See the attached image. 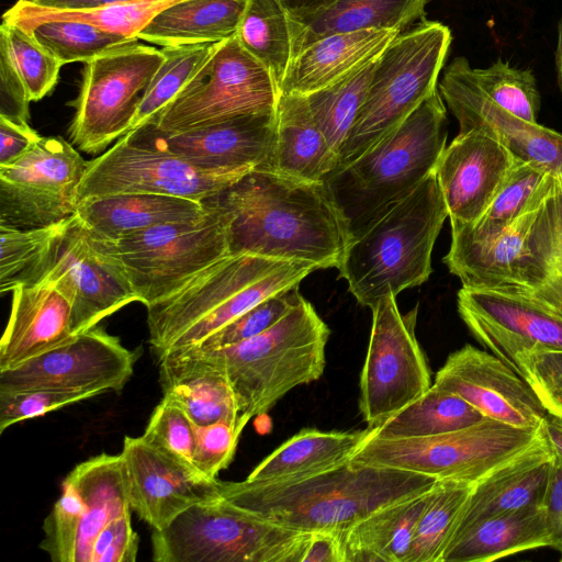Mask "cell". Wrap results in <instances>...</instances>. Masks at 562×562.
I'll list each match as a JSON object with an SVG mask.
<instances>
[{"label": "cell", "mask_w": 562, "mask_h": 562, "mask_svg": "<svg viewBox=\"0 0 562 562\" xmlns=\"http://www.w3.org/2000/svg\"><path fill=\"white\" fill-rule=\"evenodd\" d=\"M549 173L541 165L516 159L487 210L473 224L451 228V237L481 241L498 235L526 209Z\"/></svg>", "instance_id": "41"}, {"label": "cell", "mask_w": 562, "mask_h": 562, "mask_svg": "<svg viewBox=\"0 0 562 562\" xmlns=\"http://www.w3.org/2000/svg\"><path fill=\"white\" fill-rule=\"evenodd\" d=\"M302 299L303 296L299 291V285L283 290L256 304L250 310L190 348L212 350L252 338L273 326Z\"/></svg>", "instance_id": "48"}, {"label": "cell", "mask_w": 562, "mask_h": 562, "mask_svg": "<svg viewBox=\"0 0 562 562\" xmlns=\"http://www.w3.org/2000/svg\"><path fill=\"white\" fill-rule=\"evenodd\" d=\"M201 202L229 216L231 255L338 269L351 243L347 222L324 181L254 168Z\"/></svg>", "instance_id": "1"}, {"label": "cell", "mask_w": 562, "mask_h": 562, "mask_svg": "<svg viewBox=\"0 0 562 562\" xmlns=\"http://www.w3.org/2000/svg\"><path fill=\"white\" fill-rule=\"evenodd\" d=\"M542 506L551 537V548L562 555V457L555 452Z\"/></svg>", "instance_id": "58"}, {"label": "cell", "mask_w": 562, "mask_h": 562, "mask_svg": "<svg viewBox=\"0 0 562 562\" xmlns=\"http://www.w3.org/2000/svg\"><path fill=\"white\" fill-rule=\"evenodd\" d=\"M371 311L359 383V411L368 428L380 426L431 386L427 359L415 333L418 305L402 314L395 296H389Z\"/></svg>", "instance_id": "15"}, {"label": "cell", "mask_w": 562, "mask_h": 562, "mask_svg": "<svg viewBox=\"0 0 562 562\" xmlns=\"http://www.w3.org/2000/svg\"><path fill=\"white\" fill-rule=\"evenodd\" d=\"M249 170L200 168L132 131L87 161L78 201L121 193H154L202 201Z\"/></svg>", "instance_id": "14"}, {"label": "cell", "mask_w": 562, "mask_h": 562, "mask_svg": "<svg viewBox=\"0 0 562 562\" xmlns=\"http://www.w3.org/2000/svg\"><path fill=\"white\" fill-rule=\"evenodd\" d=\"M447 217L434 170L351 240L338 270L357 302L372 310L385 297L426 282Z\"/></svg>", "instance_id": "5"}, {"label": "cell", "mask_w": 562, "mask_h": 562, "mask_svg": "<svg viewBox=\"0 0 562 562\" xmlns=\"http://www.w3.org/2000/svg\"><path fill=\"white\" fill-rule=\"evenodd\" d=\"M470 75L496 104L527 122L538 123L540 94L531 70L498 59L486 68L471 67Z\"/></svg>", "instance_id": "46"}, {"label": "cell", "mask_w": 562, "mask_h": 562, "mask_svg": "<svg viewBox=\"0 0 562 562\" xmlns=\"http://www.w3.org/2000/svg\"><path fill=\"white\" fill-rule=\"evenodd\" d=\"M560 560L562 561V555H561Z\"/></svg>", "instance_id": "63"}, {"label": "cell", "mask_w": 562, "mask_h": 562, "mask_svg": "<svg viewBox=\"0 0 562 562\" xmlns=\"http://www.w3.org/2000/svg\"><path fill=\"white\" fill-rule=\"evenodd\" d=\"M460 317L474 338L516 370V356L562 350V314L522 294L462 286Z\"/></svg>", "instance_id": "20"}, {"label": "cell", "mask_w": 562, "mask_h": 562, "mask_svg": "<svg viewBox=\"0 0 562 562\" xmlns=\"http://www.w3.org/2000/svg\"><path fill=\"white\" fill-rule=\"evenodd\" d=\"M279 97L269 69L235 34L213 44L187 85L147 124L164 133L202 128L243 115L276 112Z\"/></svg>", "instance_id": "10"}, {"label": "cell", "mask_w": 562, "mask_h": 562, "mask_svg": "<svg viewBox=\"0 0 562 562\" xmlns=\"http://www.w3.org/2000/svg\"><path fill=\"white\" fill-rule=\"evenodd\" d=\"M446 142L447 109L437 89L396 128L323 180L351 240L435 170Z\"/></svg>", "instance_id": "4"}, {"label": "cell", "mask_w": 562, "mask_h": 562, "mask_svg": "<svg viewBox=\"0 0 562 562\" xmlns=\"http://www.w3.org/2000/svg\"><path fill=\"white\" fill-rule=\"evenodd\" d=\"M100 394L101 392L97 390L74 389H37L0 393V432L16 423Z\"/></svg>", "instance_id": "52"}, {"label": "cell", "mask_w": 562, "mask_h": 562, "mask_svg": "<svg viewBox=\"0 0 562 562\" xmlns=\"http://www.w3.org/2000/svg\"><path fill=\"white\" fill-rule=\"evenodd\" d=\"M472 483L438 480L422 512L406 562H440Z\"/></svg>", "instance_id": "43"}, {"label": "cell", "mask_w": 562, "mask_h": 562, "mask_svg": "<svg viewBox=\"0 0 562 562\" xmlns=\"http://www.w3.org/2000/svg\"><path fill=\"white\" fill-rule=\"evenodd\" d=\"M213 44L164 47L165 60L138 105L131 131L153 122L175 99L210 54Z\"/></svg>", "instance_id": "44"}, {"label": "cell", "mask_w": 562, "mask_h": 562, "mask_svg": "<svg viewBox=\"0 0 562 562\" xmlns=\"http://www.w3.org/2000/svg\"><path fill=\"white\" fill-rule=\"evenodd\" d=\"M318 267L308 261L228 255L146 306L148 341L157 359L193 347L256 304L297 286Z\"/></svg>", "instance_id": "3"}, {"label": "cell", "mask_w": 562, "mask_h": 562, "mask_svg": "<svg viewBox=\"0 0 562 562\" xmlns=\"http://www.w3.org/2000/svg\"><path fill=\"white\" fill-rule=\"evenodd\" d=\"M76 335L71 304L45 281L12 291L11 312L0 341V371L56 348Z\"/></svg>", "instance_id": "27"}, {"label": "cell", "mask_w": 562, "mask_h": 562, "mask_svg": "<svg viewBox=\"0 0 562 562\" xmlns=\"http://www.w3.org/2000/svg\"><path fill=\"white\" fill-rule=\"evenodd\" d=\"M142 437L160 453L195 470L194 424L183 409L170 400L162 397L154 408Z\"/></svg>", "instance_id": "49"}, {"label": "cell", "mask_w": 562, "mask_h": 562, "mask_svg": "<svg viewBox=\"0 0 562 562\" xmlns=\"http://www.w3.org/2000/svg\"><path fill=\"white\" fill-rule=\"evenodd\" d=\"M425 474L352 463L280 482L218 480L221 497L266 520L299 531L345 532L374 510L431 488Z\"/></svg>", "instance_id": "2"}, {"label": "cell", "mask_w": 562, "mask_h": 562, "mask_svg": "<svg viewBox=\"0 0 562 562\" xmlns=\"http://www.w3.org/2000/svg\"><path fill=\"white\" fill-rule=\"evenodd\" d=\"M553 463L554 451L540 430L528 447L472 485L451 536L499 514L542 506Z\"/></svg>", "instance_id": "26"}, {"label": "cell", "mask_w": 562, "mask_h": 562, "mask_svg": "<svg viewBox=\"0 0 562 562\" xmlns=\"http://www.w3.org/2000/svg\"><path fill=\"white\" fill-rule=\"evenodd\" d=\"M41 138L29 124H19L0 116V166L21 158Z\"/></svg>", "instance_id": "57"}, {"label": "cell", "mask_w": 562, "mask_h": 562, "mask_svg": "<svg viewBox=\"0 0 562 562\" xmlns=\"http://www.w3.org/2000/svg\"><path fill=\"white\" fill-rule=\"evenodd\" d=\"M250 418L240 414L236 420L194 425L193 465L204 476L215 480L232 462L239 437Z\"/></svg>", "instance_id": "50"}, {"label": "cell", "mask_w": 562, "mask_h": 562, "mask_svg": "<svg viewBox=\"0 0 562 562\" xmlns=\"http://www.w3.org/2000/svg\"><path fill=\"white\" fill-rule=\"evenodd\" d=\"M551 547L543 506L527 507L476 521L454 532L440 562H488Z\"/></svg>", "instance_id": "31"}, {"label": "cell", "mask_w": 562, "mask_h": 562, "mask_svg": "<svg viewBox=\"0 0 562 562\" xmlns=\"http://www.w3.org/2000/svg\"><path fill=\"white\" fill-rule=\"evenodd\" d=\"M158 363L164 397L181 407L194 425L239 418L226 374L202 352L193 348L172 351Z\"/></svg>", "instance_id": "29"}, {"label": "cell", "mask_w": 562, "mask_h": 562, "mask_svg": "<svg viewBox=\"0 0 562 562\" xmlns=\"http://www.w3.org/2000/svg\"><path fill=\"white\" fill-rule=\"evenodd\" d=\"M130 512L121 454L94 456L64 479L61 494L44 520L40 548L53 562H90L100 531Z\"/></svg>", "instance_id": "16"}, {"label": "cell", "mask_w": 562, "mask_h": 562, "mask_svg": "<svg viewBox=\"0 0 562 562\" xmlns=\"http://www.w3.org/2000/svg\"><path fill=\"white\" fill-rule=\"evenodd\" d=\"M561 177H562V175H561Z\"/></svg>", "instance_id": "64"}, {"label": "cell", "mask_w": 562, "mask_h": 562, "mask_svg": "<svg viewBox=\"0 0 562 562\" xmlns=\"http://www.w3.org/2000/svg\"><path fill=\"white\" fill-rule=\"evenodd\" d=\"M27 32L63 65L86 63L114 47L138 41L104 31L90 23L67 20L43 22Z\"/></svg>", "instance_id": "45"}, {"label": "cell", "mask_w": 562, "mask_h": 562, "mask_svg": "<svg viewBox=\"0 0 562 562\" xmlns=\"http://www.w3.org/2000/svg\"><path fill=\"white\" fill-rule=\"evenodd\" d=\"M432 487L383 506L346 530L347 562H406L417 520Z\"/></svg>", "instance_id": "36"}, {"label": "cell", "mask_w": 562, "mask_h": 562, "mask_svg": "<svg viewBox=\"0 0 562 562\" xmlns=\"http://www.w3.org/2000/svg\"><path fill=\"white\" fill-rule=\"evenodd\" d=\"M470 68L467 58H454L438 87L459 123V133L483 131L503 144L516 159L562 175V134L527 122L496 104L474 82Z\"/></svg>", "instance_id": "21"}, {"label": "cell", "mask_w": 562, "mask_h": 562, "mask_svg": "<svg viewBox=\"0 0 562 562\" xmlns=\"http://www.w3.org/2000/svg\"><path fill=\"white\" fill-rule=\"evenodd\" d=\"M434 384L485 417L515 427L539 428L548 414L524 378L495 355L471 345L449 355Z\"/></svg>", "instance_id": "23"}, {"label": "cell", "mask_w": 562, "mask_h": 562, "mask_svg": "<svg viewBox=\"0 0 562 562\" xmlns=\"http://www.w3.org/2000/svg\"><path fill=\"white\" fill-rule=\"evenodd\" d=\"M552 213V246L548 278L530 299L562 314V177L555 175L550 191ZM529 297V296H528Z\"/></svg>", "instance_id": "53"}, {"label": "cell", "mask_w": 562, "mask_h": 562, "mask_svg": "<svg viewBox=\"0 0 562 562\" xmlns=\"http://www.w3.org/2000/svg\"><path fill=\"white\" fill-rule=\"evenodd\" d=\"M401 32L361 30L323 37L297 53L280 94L308 95L374 61Z\"/></svg>", "instance_id": "28"}, {"label": "cell", "mask_w": 562, "mask_h": 562, "mask_svg": "<svg viewBox=\"0 0 562 562\" xmlns=\"http://www.w3.org/2000/svg\"><path fill=\"white\" fill-rule=\"evenodd\" d=\"M135 131L200 168L268 169L276 135V112L243 115L184 132L164 133L150 124Z\"/></svg>", "instance_id": "25"}, {"label": "cell", "mask_w": 562, "mask_h": 562, "mask_svg": "<svg viewBox=\"0 0 562 562\" xmlns=\"http://www.w3.org/2000/svg\"><path fill=\"white\" fill-rule=\"evenodd\" d=\"M139 537L132 527L131 512L110 521L95 538L90 562H134Z\"/></svg>", "instance_id": "54"}, {"label": "cell", "mask_w": 562, "mask_h": 562, "mask_svg": "<svg viewBox=\"0 0 562 562\" xmlns=\"http://www.w3.org/2000/svg\"><path fill=\"white\" fill-rule=\"evenodd\" d=\"M236 36L271 72L280 91L294 57L291 18L280 0H247Z\"/></svg>", "instance_id": "39"}, {"label": "cell", "mask_w": 562, "mask_h": 562, "mask_svg": "<svg viewBox=\"0 0 562 562\" xmlns=\"http://www.w3.org/2000/svg\"><path fill=\"white\" fill-rule=\"evenodd\" d=\"M555 72H557V82L562 93V19L559 24L558 30V45L555 49Z\"/></svg>", "instance_id": "62"}, {"label": "cell", "mask_w": 562, "mask_h": 562, "mask_svg": "<svg viewBox=\"0 0 562 562\" xmlns=\"http://www.w3.org/2000/svg\"><path fill=\"white\" fill-rule=\"evenodd\" d=\"M428 0H336L313 13L291 18L294 56L314 42L361 30L405 32L425 20Z\"/></svg>", "instance_id": "33"}, {"label": "cell", "mask_w": 562, "mask_h": 562, "mask_svg": "<svg viewBox=\"0 0 562 562\" xmlns=\"http://www.w3.org/2000/svg\"><path fill=\"white\" fill-rule=\"evenodd\" d=\"M376 59L333 86L304 95L316 125L338 156V164L364 102Z\"/></svg>", "instance_id": "42"}, {"label": "cell", "mask_w": 562, "mask_h": 562, "mask_svg": "<svg viewBox=\"0 0 562 562\" xmlns=\"http://www.w3.org/2000/svg\"><path fill=\"white\" fill-rule=\"evenodd\" d=\"M0 38L19 70L31 101H38L50 93L57 83L63 66L59 59L43 46L30 32L3 21Z\"/></svg>", "instance_id": "47"}, {"label": "cell", "mask_w": 562, "mask_h": 562, "mask_svg": "<svg viewBox=\"0 0 562 562\" xmlns=\"http://www.w3.org/2000/svg\"><path fill=\"white\" fill-rule=\"evenodd\" d=\"M120 454L130 507L153 530L194 504L221 497L217 479L166 457L142 436H126Z\"/></svg>", "instance_id": "22"}, {"label": "cell", "mask_w": 562, "mask_h": 562, "mask_svg": "<svg viewBox=\"0 0 562 562\" xmlns=\"http://www.w3.org/2000/svg\"><path fill=\"white\" fill-rule=\"evenodd\" d=\"M165 60L162 49L138 41L114 47L83 63L68 134L71 144L100 154L125 136L154 75Z\"/></svg>", "instance_id": "13"}, {"label": "cell", "mask_w": 562, "mask_h": 562, "mask_svg": "<svg viewBox=\"0 0 562 562\" xmlns=\"http://www.w3.org/2000/svg\"><path fill=\"white\" fill-rule=\"evenodd\" d=\"M372 428L323 431L304 428L266 457L247 476L249 482L270 483L313 475L353 457Z\"/></svg>", "instance_id": "34"}, {"label": "cell", "mask_w": 562, "mask_h": 562, "mask_svg": "<svg viewBox=\"0 0 562 562\" xmlns=\"http://www.w3.org/2000/svg\"><path fill=\"white\" fill-rule=\"evenodd\" d=\"M329 334L326 323L303 297L252 338L212 350L193 349L223 370L240 414L252 418L267 413L294 387L322 376Z\"/></svg>", "instance_id": "6"}, {"label": "cell", "mask_w": 562, "mask_h": 562, "mask_svg": "<svg viewBox=\"0 0 562 562\" xmlns=\"http://www.w3.org/2000/svg\"><path fill=\"white\" fill-rule=\"evenodd\" d=\"M540 430L553 451L562 457V418L548 413Z\"/></svg>", "instance_id": "60"}, {"label": "cell", "mask_w": 562, "mask_h": 562, "mask_svg": "<svg viewBox=\"0 0 562 562\" xmlns=\"http://www.w3.org/2000/svg\"><path fill=\"white\" fill-rule=\"evenodd\" d=\"M297 562H347L344 532L331 530L305 532Z\"/></svg>", "instance_id": "56"}, {"label": "cell", "mask_w": 562, "mask_h": 562, "mask_svg": "<svg viewBox=\"0 0 562 562\" xmlns=\"http://www.w3.org/2000/svg\"><path fill=\"white\" fill-rule=\"evenodd\" d=\"M180 1L183 0H136L92 10L63 11L38 7L29 0H18L3 13L2 20L26 31L53 20L78 21L130 38H138L140 31L159 12Z\"/></svg>", "instance_id": "38"}, {"label": "cell", "mask_w": 562, "mask_h": 562, "mask_svg": "<svg viewBox=\"0 0 562 562\" xmlns=\"http://www.w3.org/2000/svg\"><path fill=\"white\" fill-rule=\"evenodd\" d=\"M337 166L338 156L316 125L306 97L281 93L268 169L301 180L323 181Z\"/></svg>", "instance_id": "32"}, {"label": "cell", "mask_w": 562, "mask_h": 562, "mask_svg": "<svg viewBox=\"0 0 562 562\" xmlns=\"http://www.w3.org/2000/svg\"><path fill=\"white\" fill-rule=\"evenodd\" d=\"M291 18H300L321 10L336 0H280Z\"/></svg>", "instance_id": "61"}, {"label": "cell", "mask_w": 562, "mask_h": 562, "mask_svg": "<svg viewBox=\"0 0 562 562\" xmlns=\"http://www.w3.org/2000/svg\"><path fill=\"white\" fill-rule=\"evenodd\" d=\"M451 41L447 25L422 20L390 43L375 61L338 166L352 161L386 136L438 89Z\"/></svg>", "instance_id": "7"}, {"label": "cell", "mask_w": 562, "mask_h": 562, "mask_svg": "<svg viewBox=\"0 0 562 562\" xmlns=\"http://www.w3.org/2000/svg\"><path fill=\"white\" fill-rule=\"evenodd\" d=\"M247 0H183L159 12L138 38L162 47L215 44L234 36Z\"/></svg>", "instance_id": "35"}, {"label": "cell", "mask_w": 562, "mask_h": 562, "mask_svg": "<svg viewBox=\"0 0 562 562\" xmlns=\"http://www.w3.org/2000/svg\"><path fill=\"white\" fill-rule=\"evenodd\" d=\"M138 350L94 326L14 368L0 371V393L37 389L121 391L132 378Z\"/></svg>", "instance_id": "19"}, {"label": "cell", "mask_w": 562, "mask_h": 562, "mask_svg": "<svg viewBox=\"0 0 562 562\" xmlns=\"http://www.w3.org/2000/svg\"><path fill=\"white\" fill-rule=\"evenodd\" d=\"M201 201L154 193H121L89 198L78 203L76 214L102 238L122 236L154 226L186 222L206 213Z\"/></svg>", "instance_id": "30"}, {"label": "cell", "mask_w": 562, "mask_h": 562, "mask_svg": "<svg viewBox=\"0 0 562 562\" xmlns=\"http://www.w3.org/2000/svg\"><path fill=\"white\" fill-rule=\"evenodd\" d=\"M199 218L168 223L109 240L138 296L148 306L231 255L229 216L204 206Z\"/></svg>", "instance_id": "12"}, {"label": "cell", "mask_w": 562, "mask_h": 562, "mask_svg": "<svg viewBox=\"0 0 562 562\" xmlns=\"http://www.w3.org/2000/svg\"><path fill=\"white\" fill-rule=\"evenodd\" d=\"M549 414L562 418V350L535 349L516 356V370Z\"/></svg>", "instance_id": "51"}, {"label": "cell", "mask_w": 562, "mask_h": 562, "mask_svg": "<svg viewBox=\"0 0 562 562\" xmlns=\"http://www.w3.org/2000/svg\"><path fill=\"white\" fill-rule=\"evenodd\" d=\"M30 102L25 83L5 42L0 38V116L19 124H29Z\"/></svg>", "instance_id": "55"}, {"label": "cell", "mask_w": 562, "mask_h": 562, "mask_svg": "<svg viewBox=\"0 0 562 562\" xmlns=\"http://www.w3.org/2000/svg\"><path fill=\"white\" fill-rule=\"evenodd\" d=\"M305 531L283 527L220 497L153 530L157 562H297Z\"/></svg>", "instance_id": "8"}, {"label": "cell", "mask_w": 562, "mask_h": 562, "mask_svg": "<svg viewBox=\"0 0 562 562\" xmlns=\"http://www.w3.org/2000/svg\"><path fill=\"white\" fill-rule=\"evenodd\" d=\"M87 161L61 137H44L10 165L0 166V226L58 224L76 213Z\"/></svg>", "instance_id": "18"}, {"label": "cell", "mask_w": 562, "mask_h": 562, "mask_svg": "<svg viewBox=\"0 0 562 562\" xmlns=\"http://www.w3.org/2000/svg\"><path fill=\"white\" fill-rule=\"evenodd\" d=\"M30 2L54 10L79 11L103 8L112 4L126 3L136 0H29Z\"/></svg>", "instance_id": "59"}, {"label": "cell", "mask_w": 562, "mask_h": 562, "mask_svg": "<svg viewBox=\"0 0 562 562\" xmlns=\"http://www.w3.org/2000/svg\"><path fill=\"white\" fill-rule=\"evenodd\" d=\"M486 418L459 395L432 384L420 397L372 428L383 439L424 438L473 426Z\"/></svg>", "instance_id": "37"}, {"label": "cell", "mask_w": 562, "mask_h": 562, "mask_svg": "<svg viewBox=\"0 0 562 562\" xmlns=\"http://www.w3.org/2000/svg\"><path fill=\"white\" fill-rule=\"evenodd\" d=\"M515 160L503 144L483 131L458 133L435 168L451 228L471 225L482 216Z\"/></svg>", "instance_id": "24"}, {"label": "cell", "mask_w": 562, "mask_h": 562, "mask_svg": "<svg viewBox=\"0 0 562 562\" xmlns=\"http://www.w3.org/2000/svg\"><path fill=\"white\" fill-rule=\"evenodd\" d=\"M550 172L526 209L498 235L481 241L451 237L443 262L462 286L532 296L546 283L552 246Z\"/></svg>", "instance_id": "9"}, {"label": "cell", "mask_w": 562, "mask_h": 562, "mask_svg": "<svg viewBox=\"0 0 562 562\" xmlns=\"http://www.w3.org/2000/svg\"><path fill=\"white\" fill-rule=\"evenodd\" d=\"M539 432L540 427L520 428L486 417L473 426L431 437L383 439L370 435L350 462L474 484L528 447Z\"/></svg>", "instance_id": "11"}, {"label": "cell", "mask_w": 562, "mask_h": 562, "mask_svg": "<svg viewBox=\"0 0 562 562\" xmlns=\"http://www.w3.org/2000/svg\"><path fill=\"white\" fill-rule=\"evenodd\" d=\"M68 218L33 228L0 226V292L37 283Z\"/></svg>", "instance_id": "40"}, {"label": "cell", "mask_w": 562, "mask_h": 562, "mask_svg": "<svg viewBox=\"0 0 562 562\" xmlns=\"http://www.w3.org/2000/svg\"><path fill=\"white\" fill-rule=\"evenodd\" d=\"M41 281L54 284L69 300L75 335L138 302L109 240L88 228L76 213L58 237Z\"/></svg>", "instance_id": "17"}]
</instances>
